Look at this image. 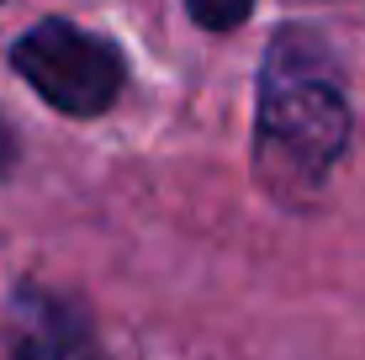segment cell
Masks as SVG:
<instances>
[{"label":"cell","mask_w":365,"mask_h":360,"mask_svg":"<svg viewBox=\"0 0 365 360\" xmlns=\"http://www.w3.org/2000/svg\"><path fill=\"white\" fill-rule=\"evenodd\" d=\"M349 138V106L334 80L329 48L312 32H281L259 80L255 159L270 191L307 196L329 180Z\"/></svg>","instance_id":"cell-1"},{"label":"cell","mask_w":365,"mask_h":360,"mask_svg":"<svg viewBox=\"0 0 365 360\" xmlns=\"http://www.w3.org/2000/svg\"><path fill=\"white\" fill-rule=\"evenodd\" d=\"M11 64L48 106L69 111V117H96L122 91V53L106 37L74 27V21H58V16L37 21L27 37H16Z\"/></svg>","instance_id":"cell-2"},{"label":"cell","mask_w":365,"mask_h":360,"mask_svg":"<svg viewBox=\"0 0 365 360\" xmlns=\"http://www.w3.org/2000/svg\"><path fill=\"white\" fill-rule=\"evenodd\" d=\"M6 350L11 360H96V339L64 297L43 287H21L11 297Z\"/></svg>","instance_id":"cell-3"},{"label":"cell","mask_w":365,"mask_h":360,"mask_svg":"<svg viewBox=\"0 0 365 360\" xmlns=\"http://www.w3.org/2000/svg\"><path fill=\"white\" fill-rule=\"evenodd\" d=\"M185 6H191V16L207 32H228V27H238V21L255 11V0H185Z\"/></svg>","instance_id":"cell-4"},{"label":"cell","mask_w":365,"mask_h":360,"mask_svg":"<svg viewBox=\"0 0 365 360\" xmlns=\"http://www.w3.org/2000/svg\"><path fill=\"white\" fill-rule=\"evenodd\" d=\"M11 154H16V138H11V128H6V122H0V170L11 165Z\"/></svg>","instance_id":"cell-5"}]
</instances>
